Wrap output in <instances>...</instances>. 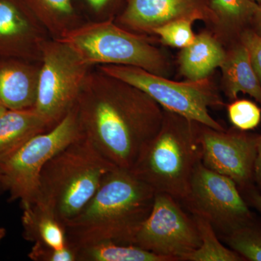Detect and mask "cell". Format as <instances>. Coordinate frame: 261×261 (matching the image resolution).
<instances>
[{
    "label": "cell",
    "instance_id": "6da1fadb",
    "mask_svg": "<svg viewBox=\"0 0 261 261\" xmlns=\"http://www.w3.org/2000/svg\"><path fill=\"white\" fill-rule=\"evenodd\" d=\"M75 106L81 133L120 169L132 170L163 122V108L153 99L97 67Z\"/></svg>",
    "mask_w": 261,
    "mask_h": 261
},
{
    "label": "cell",
    "instance_id": "7a4b0ae2",
    "mask_svg": "<svg viewBox=\"0 0 261 261\" xmlns=\"http://www.w3.org/2000/svg\"><path fill=\"white\" fill-rule=\"evenodd\" d=\"M155 192L128 170H113L88 203L65 223L68 243L75 248L102 241L133 245Z\"/></svg>",
    "mask_w": 261,
    "mask_h": 261
},
{
    "label": "cell",
    "instance_id": "3957f363",
    "mask_svg": "<svg viewBox=\"0 0 261 261\" xmlns=\"http://www.w3.org/2000/svg\"><path fill=\"white\" fill-rule=\"evenodd\" d=\"M116 168L81 133L44 165L32 205L65 225L84 208L106 175Z\"/></svg>",
    "mask_w": 261,
    "mask_h": 261
},
{
    "label": "cell",
    "instance_id": "277c9868",
    "mask_svg": "<svg viewBox=\"0 0 261 261\" xmlns=\"http://www.w3.org/2000/svg\"><path fill=\"white\" fill-rule=\"evenodd\" d=\"M200 123L163 109L162 124L130 172L154 189L181 202L202 159Z\"/></svg>",
    "mask_w": 261,
    "mask_h": 261
},
{
    "label": "cell",
    "instance_id": "5b68a950",
    "mask_svg": "<svg viewBox=\"0 0 261 261\" xmlns=\"http://www.w3.org/2000/svg\"><path fill=\"white\" fill-rule=\"evenodd\" d=\"M90 65L135 66L167 77L171 64L147 35L122 28L115 19L87 22L59 39Z\"/></svg>",
    "mask_w": 261,
    "mask_h": 261
},
{
    "label": "cell",
    "instance_id": "8992f818",
    "mask_svg": "<svg viewBox=\"0 0 261 261\" xmlns=\"http://www.w3.org/2000/svg\"><path fill=\"white\" fill-rule=\"evenodd\" d=\"M96 67L143 91L163 109L215 130H225L209 113L208 108L224 104L209 79L179 82L138 67L115 65Z\"/></svg>",
    "mask_w": 261,
    "mask_h": 261
},
{
    "label": "cell",
    "instance_id": "52a82bcc",
    "mask_svg": "<svg viewBox=\"0 0 261 261\" xmlns=\"http://www.w3.org/2000/svg\"><path fill=\"white\" fill-rule=\"evenodd\" d=\"M80 135L74 105L53 128L33 137L15 153L0 161V183L9 194V202L19 201L21 207L34 203L44 165Z\"/></svg>",
    "mask_w": 261,
    "mask_h": 261
},
{
    "label": "cell",
    "instance_id": "ba28073f",
    "mask_svg": "<svg viewBox=\"0 0 261 261\" xmlns=\"http://www.w3.org/2000/svg\"><path fill=\"white\" fill-rule=\"evenodd\" d=\"M93 68L63 41L49 39L43 44L34 108L51 126L58 124L74 106Z\"/></svg>",
    "mask_w": 261,
    "mask_h": 261
},
{
    "label": "cell",
    "instance_id": "9c48e42d",
    "mask_svg": "<svg viewBox=\"0 0 261 261\" xmlns=\"http://www.w3.org/2000/svg\"><path fill=\"white\" fill-rule=\"evenodd\" d=\"M192 216L203 218L226 236L255 219L237 184L199 163L181 201Z\"/></svg>",
    "mask_w": 261,
    "mask_h": 261
},
{
    "label": "cell",
    "instance_id": "30bf717a",
    "mask_svg": "<svg viewBox=\"0 0 261 261\" xmlns=\"http://www.w3.org/2000/svg\"><path fill=\"white\" fill-rule=\"evenodd\" d=\"M200 244L193 216L187 214L172 196L155 192L152 211L136 235L133 245L176 261Z\"/></svg>",
    "mask_w": 261,
    "mask_h": 261
},
{
    "label": "cell",
    "instance_id": "8fae6325",
    "mask_svg": "<svg viewBox=\"0 0 261 261\" xmlns=\"http://www.w3.org/2000/svg\"><path fill=\"white\" fill-rule=\"evenodd\" d=\"M259 135L233 129L218 130L201 125L202 164L232 179L240 190L254 185Z\"/></svg>",
    "mask_w": 261,
    "mask_h": 261
},
{
    "label": "cell",
    "instance_id": "7c38bea8",
    "mask_svg": "<svg viewBox=\"0 0 261 261\" xmlns=\"http://www.w3.org/2000/svg\"><path fill=\"white\" fill-rule=\"evenodd\" d=\"M181 19L218 25L210 0H126L115 22L130 32L151 35L158 27Z\"/></svg>",
    "mask_w": 261,
    "mask_h": 261
},
{
    "label": "cell",
    "instance_id": "4fadbf2b",
    "mask_svg": "<svg viewBox=\"0 0 261 261\" xmlns=\"http://www.w3.org/2000/svg\"><path fill=\"white\" fill-rule=\"evenodd\" d=\"M51 39L27 0H0V57L42 61Z\"/></svg>",
    "mask_w": 261,
    "mask_h": 261
},
{
    "label": "cell",
    "instance_id": "5bb4252c",
    "mask_svg": "<svg viewBox=\"0 0 261 261\" xmlns=\"http://www.w3.org/2000/svg\"><path fill=\"white\" fill-rule=\"evenodd\" d=\"M41 61L0 57V103L7 110L34 108Z\"/></svg>",
    "mask_w": 261,
    "mask_h": 261
},
{
    "label": "cell",
    "instance_id": "9a60e30c",
    "mask_svg": "<svg viewBox=\"0 0 261 261\" xmlns=\"http://www.w3.org/2000/svg\"><path fill=\"white\" fill-rule=\"evenodd\" d=\"M226 53L219 39L211 33L204 32L195 36L188 47L178 56L180 72L187 80L198 82L207 80L216 68H221Z\"/></svg>",
    "mask_w": 261,
    "mask_h": 261
},
{
    "label": "cell",
    "instance_id": "2e32d148",
    "mask_svg": "<svg viewBox=\"0 0 261 261\" xmlns=\"http://www.w3.org/2000/svg\"><path fill=\"white\" fill-rule=\"evenodd\" d=\"M51 128L34 108L7 110L0 116V161L15 153L33 137Z\"/></svg>",
    "mask_w": 261,
    "mask_h": 261
},
{
    "label": "cell",
    "instance_id": "e0dca14e",
    "mask_svg": "<svg viewBox=\"0 0 261 261\" xmlns=\"http://www.w3.org/2000/svg\"><path fill=\"white\" fill-rule=\"evenodd\" d=\"M224 93L231 100L248 94L261 104V84L252 68L248 51L239 41L226 53L221 66Z\"/></svg>",
    "mask_w": 261,
    "mask_h": 261
},
{
    "label": "cell",
    "instance_id": "ac0fdd59",
    "mask_svg": "<svg viewBox=\"0 0 261 261\" xmlns=\"http://www.w3.org/2000/svg\"><path fill=\"white\" fill-rule=\"evenodd\" d=\"M51 39H63L87 23L75 8L73 0H27Z\"/></svg>",
    "mask_w": 261,
    "mask_h": 261
},
{
    "label": "cell",
    "instance_id": "d6986e66",
    "mask_svg": "<svg viewBox=\"0 0 261 261\" xmlns=\"http://www.w3.org/2000/svg\"><path fill=\"white\" fill-rule=\"evenodd\" d=\"M22 236L32 243L61 249L68 245L65 226L34 205L22 207Z\"/></svg>",
    "mask_w": 261,
    "mask_h": 261
},
{
    "label": "cell",
    "instance_id": "ffe728a7",
    "mask_svg": "<svg viewBox=\"0 0 261 261\" xmlns=\"http://www.w3.org/2000/svg\"><path fill=\"white\" fill-rule=\"evenodd\" d=\"M77 261H174L133 245L102 241L76 247Z\"/></svg>",
    "mask_w": 261,
    "mask_h": 261
},
{
    "label": "cell",
    "instance_id": "44dd1931",
    "mask_svg": "<svg viewBox=\"0 0 261 261\" xmlns=\"http://www.w3.org/2000/svg\"><path fill=\"white\" fill-rule=\"evenodd\" d=\"M211 8L225 32L238 37L250 28L259 5L252 0H210Z\"/></svg>",
    "mask_w": 261,
    "mask_h": 261
},
{
    "label": "cell",
    "instance_id": "7402d4cb",
    "mask_svg": "<svg viewBox=\"0 0 261 261\" xmlns=\"http://www.w3.org/2000/svg\"><path fill=\"white\" fill-rule=\"evenodd\" d=\"M200 233L198 248L182 257L185 261H243L240 255L219 241L216 230L207 220L193 216Z\"/></svg>",
    "mask_w": 261,
    "mask_h": 261
},
{
    "label": "cell",
    "instance_id": "603a6c76",
    "mask_svg": "<svg viewBox=\"0 0 261 261\" xmlns=\"http://www.w3.org/2000/svg\"><path fill=\"white\" fill-rule=\"evenodd\" d=\"M224 239L228 247L244 260L261 261V221L256 217Z\"/></svg>",
    "mask_w": 261,
    "mask_h": 261
},
{
    "label": "cell",
    "instance_id": "cb8c5ba5",
    "mask_svg": "<svg viewBox=\"0 0 261 261\" xmlns=\"http://www.w3.org/2000/svg\"><path fill=\"white\" fill-rule=\"evenodd\" d=\"M227 113L233 128L243 132L255 129L261 121V108L249 99H234L228 105Z\"/></svg>",
    "mask_w": 261,
    "mask_h": 261
},
{
    "label": "cell",
    "instance_id": "d4e9b609",
    "mask_svg": "<svg viewBox=\"0 0 261 261\" xmlns=\"http://www.w3.org/2000/svg\"><path fill=\"white\" fill-rule=\"evenodd\" d=\"M193 23L186 19L174 20L158 27L152 34L159 36L161 42L166 45L183 49L195 40L196 35L192 29Z\"/></svg>",
    "mask_w": 261,
    "mask_h": 261
},
{
    "label": "cell",
    "instance_id": "484cf974",
    "mask_svg": "<svg viewBox=\"0 0 261 261\" xmlns=\"http://www.w3.org/2000/svg\"><path fill=\"white\" fill-rule=\"evenodd\" d=\"M122 2L123 0H75L74 5L86 22H99L116 18L123 9Z\"/></svg>",
    "mask_w": 261,
    "mask_h": 261
},
{
    "label": "cell",
    "instance_id": "4316f807",
    "mask_svg": "<svg viewBox=\"0 0 261 261\" xmlns=\"http://www.w3.org/2000/svg\"><path fill=\"white\" fill-rule=\"evenodd\" d=\"M28 257L34 261H77V252L76 249L68 243L61 249L34 243Z\"/></svg>",
    "mask_w": 261,
    "mask_h": 261
},
{
    "label": "cell",
    "instance_id": "83f0119b",
    "mask_svg": "<svg viewBox=\"0 0 261 261\" xmlns=\"http://www.w3.org/2000/svg\"><path fill=\"white\" fill-rule=\"evenodd\" d=\"M240 42L245 46L252 68L256 73L257 78L261 84V37L253 29L248 28L245 29L240 35Z\"/></svg>",
    "mask_w": 261,
    "mask_h": 261
},
{
    "label": "cell",
    "instance_id": "f1b7e54d",
    "mask_svg": "<svg viewBox=\"0 0 261 261\" xmlns=\"http://www.w3.org/2000/svg\"><path fill=\"white\" fill-rule=\"evenodd\" d=\"M249 206H252L261 215V193L255 185L240 190Z\"/></svg>",
    "mask_w": 261,
    "mask_h": 261
},
{
    "label": "cell",
    "instance_id": "f546056e",
    "mask_svg": "<svg viewBox=\"0 0 261 261\" xmlns=\"http://www.w3.org/2000/svg\"><path fill=\"white\" fill-rule=\"evenodd\" d=\"M254 181L256 184L257 189L261 193V135L257 140L256 158L254 168Z\"/></svg>",
    "mask_w": 261,
    "mask_h": 261
},
{
    "label": "cell",
    "instance_id": "4dcf8cb0",
    "mask_svg": "<svg viewBox=\"0 0 261 261\" xmlns=\"http://www.w3.org/2000/svg\"><path fill=\"white\" fill-rule=\"evenodd\" d=\"M250 28L253 29L261 37V5H259L256 13L252 18Z\"/></svg>",
    "mask_w": 261,
    "mask_h": 261
},
{
    "label": "cell",
    "instance_id": "1f68e13d",
    "mask_svg": "<svg viewBox=\"0 0 261 261\" xmlns=\"http://www.w3.org/2000/svg\"><path fill=\"white\" fill-rule=\"evenodd\" d=\"M6 229L3 227H0V244H1L3 240H4V238L6 237Z\"/></svg>",
    "mask_w": 261,
    "mask_h": 261
},
{
    "label": "cell",
    "instance_id": "d6a6232c",
    "mask_svg": "<svg viewBox=\"0 0 261 261\" xmlns=\"http://www.w3.org/2000/svg\"><path fill=\"white\" fill-rule=\"evenodd\" d=\"M6 111V108H5L4 106L0 103V116H1L2 115H3Z\"/></svg>",
    "mask_w": 261,
    "mask_h": 261
},
{
    "label": "cell",
    "instance_id": "836d02e7",
    "mask_svg": "<svg viewBox=\"0 0 261 261\" xmlns=\"http://www.w3.org/2000/svg\"><path fill=\"white\" fill-rule=\"evenodd\" d=\"M5 192H5L4 187H3V185L0 183V196L3 195Z\"/></svg>",
    "mask_w": 261,
    "mask_h": 261
},
{
    "label": "cell",
    "instance_id": "e575fe53",
    "mask_svg": "<svg viewBox=\"0 0 261 261\" xmlns=\"http://www.w3.org/2000/svg\"><path fill=\"white\" fill-rule=\"evenodd\" d=\"M252 1L255 2L258 5H261V0H252Z\"/></svg>",
    "mask_w": 261,
    "mask_h": 261
}]
</instances>
